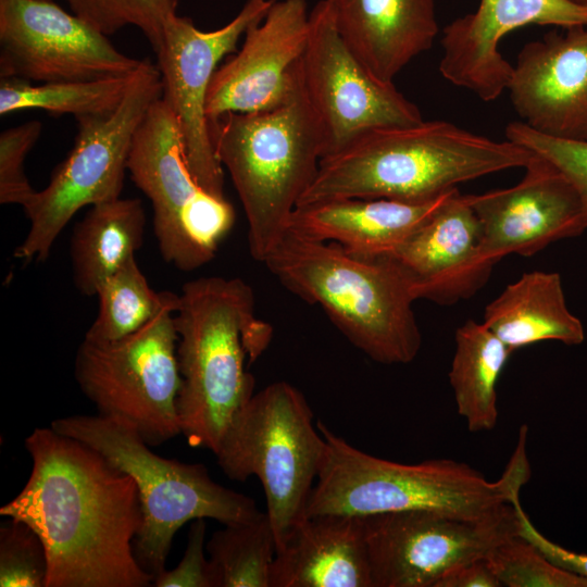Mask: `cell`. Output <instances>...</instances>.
<instances>
[{
    "label": "cell",
    "instance_id": "6da1fadb",
    "mask_svg": "<svg viewBox=\"0 0 587 587\" xmlns=\"http://www.w3.org/2000/svg\"><path fill=\"white\" fill-rule=\"evenodd\" d=\"M30 475L0 515L29 525L45 544L46 587H148L134 541L142 525L133 477L88 445L37 427L25 439Z\"/></svg>",
    "mask_w": 587,
    "mask_h": 587
},
{
    "label": "cell",
    "instance_id": "74e56055",
    "mask_svg": "<svg viewBox=\"0 0 587 587\" xmlns=\"http://www.w3.org/2000/svg\"><path fill=\"white\" fill-rule=\"evenodd\" d=\"M73 13L86 20L95 26L91 0H65ZM96 27V26H95Z\"/></svg>",
    "mask_w": 587,
    "mask_h": 587
},
{
    "label": "cell",
    "instance_id": "83f0119b",
    "mask_svg": "<svg viewBox=\"0 0 587 587\" xmlns=\"http://www.w3.org/2000/svg\"><path fill=\"white\" fill-rule=\"evenodd\" d=\"M212 587H271L276 541L265 512L226 524L205 544Z\"/></svg>",
    "mask_w": 587,
    "mask_h": 587
},
{
    "label": "cell",
    "instance_id": "8fae6325",
    "mask_svg": "<svg viewBox=\"0 0 587 587\" xmlns=\"http://www.w3.org/2000/svg\"><path fill=\"white\" fill-rule=\"evenodd\" d=\"M127 171L151 202L162 259L184 272L212 261L234 226L235 210L193 177L179 124L162 97L151 104L134 135Z\"/></svg>",
    "mask_w": 587,
    "mask_h": 587
},
{
    "label": "cell",
    "instance_id": "f35d334b",
    "mask_svg": "<svg viewBox=\"0 0 587 587\" xmlns=\"http://www.w3.org/2000/svg\"><path fill=\"white\" fill-rule=\"evenodd\" d=\"M572 1H575V2L582 3V4H587V0H572Z\"/></svg>",
    "mask_w": 587,
    "mask_h": 587
},
{
    "label": "cell",
    "instance_id": "ba28073f",
    "mask_svg": "<svg viewBox=\"0 0 587 587\" xmlns=\"http://www.w3.org/2000/svg\"><path fill=\"white\" fill-rule=\"evenodd\" d=\"M303 394L276 382L254 394L236 414L214 452L233 480L261 482L276 550L307 516L325 440Z\"/></svg>",
    "mask_w": 587,
    "mask_h": 587
},
{
    "label": "cell",
    "instance_id": "7a4b0ae2",
    "mask_svg": "<svg viewBox=\"0 0 587 587\" xmlns=\"http://www.w3.org/2000/svg\"><path fill=\"white\" fill-rule=\"evenodd\" d=\"M534 155L446 121L373 128L321 159L297 205L338 198L429 200L458 184L525 167Z\"/></svg>",
    "mask_w": 587,
    "mask_h": 587
},
{
    "label": "cell",
    "instance_id": "cb8c5ba5",
    "mask_svg": "<svg viewBox=\"0 0 587 587\" xmlns=\"http://www.w3.org/2000/svg\"><path fill=\"white\" fill-rule=\"evenodd\" d=\"M483 323L512 351L544 340L575 346L585 339L553 272L524 273L486 305Z\"/></svg>",
    "mask_w": 587,
    "mask_h": 587
},
{
    "label": "cell",
    "instance_id": "5b68a950",
    "mask_svg": "<svg viewBox=\"0 0 587 587\" xmlns=\"http://www.w3.org/2000/svg\"><path fill=\"white\" fill-rule=\"evenodd\" d=\"M263 263L286 289L321 307L372 360L407 364L416 358L422 345L416 298L390 258L358 257L287 230Z\"/></svg>",
    "mask_w": 587,
    "mask_h": 587
},
{
    "label": "cell",
    "instance_id": "ab89813d",
    "mask_svg": "<svg viewBox=\"0 0 587 587\" xmlns=\"http://www.w3.org/2000/svg\"><path fill=\"white\" fill-rule=\"evenodd\" d=\"M40 1H50V0H40Z\"/></svg>",
    "mask_w": 587,
    "mask_h": 587
},
{
    "label": "cell",
    "instance_id": "d6986e66",
    "mask_svg": "<svg viewBox=\"0 0 587 587\" xmlns=\"http://www.w3.org/2000/svg\"><path fill=\"white\" fill-rule=\"evenodd\" d=\"M508 91L521 122L534 130L587 140V26L524 45Z\"/></svg>",
    "mask_w": 587,
    "mask_h": 587
},
{
    "label": "cell",
    "instance_id": "1f68e13d",
    "mask_svg": "<svg viewBox=\"0 0 587 587\" xmlns=\"http://www.w3.org/2000/svg\"><path fill=\"white\" fill-rule=\"evenodd\" d=\"M91 5L99 30L109 36L124 26H136L157 52L166 23L177 14L178 0H91Z\"/></svg>",
    "mask_w": 587,
    "mask_h": 587
},
{
    "label": "cell",
    "instance_id": "3957f363",
    "mask_svg": "<svg viewBox=\"0 0 587 587\" xmlns=\"http://www.w3.org/2000/svg\"><path fill=\"white\" fill-rule=\"evenodd\" d=\"M174 323L180 432L191 447L214 453L254 395L246 359L251 364L267 349L273 327L257 317L252 288L239 277L222 276L185 283Z\"/></svg>",
    "mask_w": 587,
    "mask_h": 587
},
{
    "label": "cell",
    "instance_id": "30bf717a",
    "mask_svg": "<svg viewBox=\"0 0 587 587\" xmlns=\"http://www.w3.org/2000/svg\"><path fill=\"white\" fill-rule=\"evenodd\" d=\"M179 294L137 332L112 341L84 338L74 376L100 415L135 429L158 447L180 435V374L174 314Z\"/></svg>",
    "mask_w": 587,
    "mask_h": 587
},
{
    "label": "cell",
    "instance_id": "4dcf8cb0",
    "mask_svg": "<svg viewBox=\"0 0 587 587\" xmlns=\"http://www.w3.org/2000/svg\"><path fill=\"white\" fill-rule=\"evenodd\" d=\"M48 557L43 541L26 523L10 519L0 527V586L46 587Z\"/></svg>",
    "mask_w": 587,
    "mask_h": 587
},
{
    "label": "cell",
    "instance_id": "4316f807",
    "mask_svg": "<svg viewBox=\"0 0 587 587\" xmlns=\"http://www.w3.org/2000/svg\"><path fill=\"white\" fill-rule=\"evenodd\" d=\"M135 73L93 80L38 84L18 77H1L0 114L27 109L45 110L53 115L72 114L75 118L104 114L121 103Z\"/></svg>",
    "mask_w": 587,
    "mask_h": 587
},
{
    "label": "cell",
    "instance_id": "ac0fdd59",
    "mask_svg": "<svg viewBox=\"0 0 587 587\" xmlns=\"http://www.w3.org/2000/svg\"><path fill=\"white\" fill-rule=\"evenodd\" d=\"M527 25L587 26V4L572 0H480L477 9L442 29L441 76L482 101L508 91L514 73L499 51L509 33Z\"/></svg>",
    "mask_w": 587,
    "mask_h": 587
},
{
    "label": "cell",
    "instance_id": "7402d4cb",
    "mask_svg": "<svg viewBox=\"0 0 587 587\" xmlns=\"http://www.w3.org/2000/svg\"><path fill=\"white\" fill-rule=\"evenodd\" d=\"M339 35L386 83L429 50L439 33L435 0H325Z\"/></svg>",
    "mask_w": 587,
    "mask_h": 587
},
{
    "label": "cell",
    "instance_id": "f1b7e54d",
    "mask_svg": "<svg viewBox=\"0 0 587 587\" xmlns=\"http://www.w3.org/2000/svg\"><path fill=\"white\" fill-rule=\"evenodd\" d=\"M176 296L173 291L152 289L133 257L98 287V313L84 338L112 341L130 335Z\"/></svg>",
    "mask_w": 587,
    "mask_h": 587
},
{
    "label": "cell",
    "instance_id": "8d00e7d4",
    "mask_svg": "<svg viewBox=\"0 0 587 587\" xmlns=\"http://www.w3.org/2000/svg\"><path fill=\"white\" fill-rule=\"evenodd\" d=\"M502 586L487 558L465 562L446 573L435 587H499Z\"/></svg>",
    "mask_w": 587,
    "mask_h": 587
},
{
    "label": "cell",
    "instance_id": "2e32d148",
    "mask_svg": "<svg viewBox=\"0 0 587 587\" xmlns=\"http://www.w3.org/2000/svg\"><path fill=\"white\" fill-rule=\"evenodd\" d=\"M305 0H275L265 17L248 28L242 43L215 71L205 114L267 110L287 101L300 82V61L309 37Z\"/></svg>",
    "mask_w": 587,
    "mask_h": 587
},
{
    "label": "cell",
    "instance_id": "f546056e",
    "mask_svg": "<svg viewBox=\"0 0 587 587\" xmlns=\"http://www.w3.org/2000/svg\"><path fill=\"white\" fill-rule=\"evenodd\" d=\"M486 558L502 586L587 587V577L554 564L517 532L494 547Z\"/></svg>",
    "mask_w": 587,
    "mask_h": 587
},
{
    "label": "cell",
    "instance_id": "52a82bcc",
    "mask_svg": "<svg viewBox=\"0 0 587 587\" xmlns=\"http://www.w3.org/2000/svg\"><path fill=\"white\" fill-rule=\"evenodd\" d=\"M50 426L93 448L133 477L142 510L134 553L153 579L166 569L174 536L186 523L212 519L226 525L262 513L252 498L214 482L205 465L158 455L123 423L100 414L70 415L55 419Z\"/></svg>",
    "mask_w": 587,
    "mask_h": 587
},
{
    "label": "cell",
    "instance_id": "484cf974",
    "mask_svg": "<svg viewBox=\"0 0 587 587\" xmlns=\"http://www.w3.org/2000/svg\"><path fill=\"white\" fill-rule=\"evenodd\" d=\"M454 339L449 383L457 411L471 432L490 430L498 421L497 383L513 351L474 320L460 326Z\"/></svg>",
    "mask_w": 587,
    "mask_h": 587
},
{
    "label": "cell",
    "instance_id": "277c9868",
    "mask_svg": "<svg viewBox=\"0 0 587 587\" xmlns=\"http://www.w3.org/2000/svg\"><path fill=\"white\" fill-rule=\"evenodd\" d=\"M316 426L325 447L307 516L429 510L489 520L513 509L514 500L520 498L530 477L525 425L520 428L510 462L496 482L451 459L405 464L377 458L353 447L323 422L319 421Z\"/></svg>",
    "mask_w": 587,
    "mask_h": 587
},
{
    "label": "cell",
    "instance_id": "8992f818",
    "mask_svg": "<svg viewBox=\"0 0 587 587\" xmlns=\"http://www.w3.org/2000/svg\"><path fill=\"white\" fill-rule=\"evenodd\" d=\"M215 154L241 201L251 257L262 262L287 232L289 217L325 153L321 123L300 82L284 103L227 113L210 122Z\"/></svg>",
    "mask_w": 587,
    "mask_h": 587
},
{
    "label": "cell",
    "instance_id": "4fadbf2b",
    "mask_svg": "<svg viewBox=\"0 0 587 587\" xmlns=\"http://www.w3.org/2000/svg\"><path fill=\"white\" fill-rule=\"evenodd\" d=\"M516 523L515 503L489 520L429 510L365 515L372 587H435L458 565L487 557Z\"/></svg>",
    "mask_w": 587,
    "mask_h": 587
},
{
    "label": "cell",
    "instance_id": "5bb4252c",
    "mask_svg": "<svg viewBox=\"0 0 587 587\" xmlns=\"http://www.w3.org/2000/svg\"><path fill=\"white\" fill-rule=\"evenodd\" d=\"M274 1L247 0L232 21L211 32L176 14L166 23L155 52L162 98L179 124L188 166L198 184L217 198H225L224 168L215 154L205 114L208 89L220 62L237 51L240 38L265 17Z\"/></svg>",
    "mask_w": 587,
    "mask_h": 587
},
{
    "label": "cell",
    "instance_id": "d6a6232c",
    "mask_svg": "<svg viewBox=\"0 0 587 587\" xmlns=\"http://www.w3.org/2000/svg\"><path fill=\"white\" fill-rule=\"evenodd\" d=\"M505 139L552 163L577 189L587 209V140L552 137L521 121L504 129Z\"/></svg>",
    "mask_w": 587,
    "mask_h": 587
},
{
    "label": "cell",
    "instance_id": "603a6c76",
    "mask_svg": "<svg viewBox=\"0 0 587 587\" xmlns=\"http://www.w3.org/2000/svg\"><path fill=\"white\" fill-rule=\"evenodd\" d=\"M271 587H372L364 516H305L276 550Z\"/></svg>",
    "mask_w": 587,
    "mask_h": 587
},
{
    "label": "cell",
    "instance_id": "e0dca14e",
    "mask_svg": "<svg viewBox=\"0 0 587 587\" xmlns=\"http://www.w3.org/2000/svg\"><path fill=\"white\" fill-rule=\"evenodd\" d=\"M516 185L467 195L482 227L483 258L496 264L530 257L587 229V209L574 185L548 160L534 155Z\"/></svg>",
    "mask_w": 587,
    "mask_h": 587
},
{
    "label": "cell",
    "instance_id": "e575fe53",
    "mask_svg": "<svg viewBox=\"0 0 587 587\" xmlns=\"http://www.w3.org/2000/svg\"><path fill=\"white\" fill-rule=\"evenodd\" d=\"M205 519L193 520L180 562L153 579L155 587H212L209 560L205 558Z\"/></svg>",
    "mask_w": 587,
    "mask_h": 587
},
{
    "label": "cell",
    "instance_id": "9a60e30c",
    "mask_svg": "<svg viewBox=\"0 0 587 587\" xmlns=\"http://www.w3.org/2000/svg\"><path fill=\"white\" fill-rule=\"evenodd\" d=\"M142 60L121 52L92 24L52 0H0V74L32 83L134 74Z\"/></svg>",
    "mask_w": 587,
    "mask_h": 587
},
{
    "label": "cell",
    "instance_id": "d4e9b609",
    "mask_svg": "<svg viewBox=\"0 0 587 587\" xmlns=\"http://www.w3.org/2000/svg\"><path fill=\"white\" fill-rule=\"evenodd\" d=\"M147 216L141 200L117 198L91 205L73 228L70 258L73 282L83 296L135 257L145 242Z\"/></svg>",
    "mask_w": 587,
    "mask_h": 587
},
{
    "label": "cell",
    "instance_id": "d590c367",
    "mask_svg": "<svg viewBox=\"0 0 587 587\" xmlns=\"http://www.w3.org/2000/svg\"><path fill=\"white\" fill-rule=\"evenodd\" d=\"M515 508L519 535L533 542L554 564L587 577V554L571 551L544 536L524 512L520 499L515 500Z\"/></svg>",
    "mask_w": 587,
    "mask_h": 587
},
{
    "label": "cell",
    "instance_id": "ffe728a7",
    "mask_svg": "<svg viewBox=\"0 0 587 587\" xmlns=\"http://www.w3.org/2000/svg\"><path fill=\"white\" fill-rule=\"evenodd\" d=\"M482 227L467 195L457 189L390 254L417 299L442 305L474 296L494 264L480 252Z\"/></svg>",
    "mask_w": 587,
    "mask_h": 587
},
{
    "label": "cell",
    "instance_id": "7c38bea8",
    "mask_svg": "<svg viewBox=\"0 0 587 587\" xmlns=\"http://www.w3.org/2000/svg\"><path fill=\"white\" fill-rule=\"evenodd\" d=\"M300 74L304 95L323 129L324 157L370 129L424 120L419 107L394 83L377 78L350 50L325 0L310 11Z\"/></svg>",
    "mask_w": 587,
    "mask_h": 587
},
{
    "label": "cell",
    "instance_id": "44dd1931",
    "mask_svg": "<svg viewBox=\"0 0 587 587\" xmlns=\"http://www.w3.org/2000/svg\"><path fill=\"white\" fill-rule=\"evenodd\" d=\"M457 190L424 201L338 198L300 204L287 230L316 241L334 242L362 258L390 254Z\"/></svg>",
    "mask_w": 587,
    "mask_h": 587
},
{
    "label": "cell",
    "instance_id": "9c48e42d",
    "mask_svg": "<svg viewBox=\"0 0 587 587\" xmlns=\"http://www.w3.org/2000/svg\"><path fill=\"white\" fill-rule=\"evenodd\" d=\"M162 95L157 65L142 60L113 111L76 118L78 132L73 148L55 167L49 184L24 208L30 224L14 249L15 259L46 261L63 228L82 208L121 197L134 135Z\"/></svg>",
    "mask_w": 587,
    "mask_h": 587
},
{
    "label": "cell",
    "instance_id": "836d02e7",
    "mask_svg": "<svg viewBox=\"0 0 587 587\" xmlns=\"http://www.w3.org/2000/svg\"><path fill=\"white\" fill-rule=\"evenodd\" d=\"M42 125L28 121L3 130L0 135V203L23 209L36 191L24 168L25 158L40 137Z\"/></svg>",
    "mask_w": 587,
    "mask_h": 587
}]
</instances>
